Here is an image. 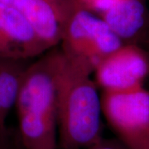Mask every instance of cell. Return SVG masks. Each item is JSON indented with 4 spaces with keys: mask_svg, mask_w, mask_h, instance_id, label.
I'll return each mask as SVG.
<instances>
[{
    "mask_svg": "<svg viewBox=\"0 0 149 149\" xmlns=\"http://www.w3.org/2000/svg\"><path fill=\"white\" fill-rule=\"evenodd\" d=\"M94 69L55 50L57 133L61 149H85L102 137L101 96Z\"/></svg>",
    "mask_w": 149,
    "mask_h": 149,
    "instance_id": "cell-1",
    "label": "cell"
},
{
    "mask_svg": "<svg viewBox=\"0 0 149 149\" xmlns=\"http://www.w3.org/2000/svg\"><path fill=\"white\" fill-rule=\"evenodd\" d=\"M55 51L28 65L17 97L23 149H56L57 105Z\"/></svg>",
    "mask_w": 149,
    "mask_h": 149,
    "instance_id": "cell-2",
    "label": "cell"
},
{
    "mask_svg": "<svg viewBox=\"0 0 149 149\" xmlns=\"http://www.w3.org/2000/svg\"><path fill=\"white\" fill-rule=\"evenodd\" d=\"M102 114L128 149L149 145V91L144 87L126 91H103Z\"/></svg>",
    "mask_w": 149,
    "mask_h": 149,
    "instance_id": "cell-3",
    "label": "cell"
},
{
    "mask_svg": "<svg viewBox=\"0 0 149 149\" xmlns=\"http://www.w3.org/2000/svg\"><path fill=\"white\" fill-rule=\"evenodd\" d=\"M60 44L65 55L83 61L95 70L103 59L123 42L102 17L82 4L70 17Z\"/></svg>",
    "mask_w": 149,
    "mask_h": 149,
    "instance_id": "cell-4",
    "label": "cell"
},
{
    "mask_svg": "<svg viewBox=\"0 0 149 149\" xmlns=\"http://www.w3.org/2000/svg\"><path fill=\"white\" fill-rule=\"evenodd\" d=\"M95 83L103 91H126L143 87L149 74V55L139 45L123 44L94 70Z\"/></svg>",
    "mask_w": 149,
    "mask_h": 149,
    "instance_id": "cell-5",
    "label": "cell"
},
{
    "mask_svg": "<svg viewBox=\"0 0 149 149\" xmlns=\"http://www.w3.org/2000/svg\"><path fill=\"white\" fill-rule=\"evenodd\" d=\"M81 0H27L17 7L47 50L59 45Z\"/></svg>",
    "mask_w": 149,
    "mask_h": 149,
    "instance_id": "cell-6",
    "label": "cell"
},
{
    "mask_svg": "<svg viewBox=\"0 0 149 149\" xmlns=\"http://www.w3.org/2000/svg\"><path fill=\"white\" fill-rule=\"evenodd\" d=\"M46 51L21 11L0 2V57L27 61Z\"/></svg>",
    "mask_w": 149,
    "mask_h": 149,
    "instance_id": "cell-7",
    "label": "cell"
},
{
    "mask_svg": "<svg viewBox=\"0 0 149 149\" xmlns=\"http://www.w3.org/2000/svg\"><path fill=\"white\" fill-rule=\"evenodd\" d=\"M101 14L102 19L123 44H136L148 27V12L142 0H117Z\"/></svg>",
    "mask_w": 149,
    "mask_h": 149,
    "instance_id": "cell-8",
    "label": "cell"
},
{
    "mask_svg": "<svg viewBox=\"0 0 149 149\" xmlns=\"http://www.w3.org/2000/svg\"><path fill=\"white\" fill-rule=\"evenodd\" d=\"M26 61L0 57V131L15 106L22 79L28 65Z\"/></svg>",
    "mask_w": 149,
    "mask_h": 149,
    "instance_id": "cell-9",
    "label": "cell"
},
{
    "mask_svg": "<svg viewBox=\"0 0 149 149\" xmlns=\"http://www.w3.org/2000/svg\"><path fill=\"white\" fill-rule=\"evenodd\" d=\"M85 149H128L118 139H106L102 138L97 143Z\"/></svg>",
    "mask_w": 149,
    "mask_h": 149,
    "instance_id": "cell-10",
    "label": "cell"
},
{
    "mask_svg": "<svg viewBox=\"0 0 149 149\" xmlns=\"http://www.w3.org/2000/svg\"><path fill=\"white\" fill-rule=\"evenodd\" d=\"M83 4L93 12L103 13L117 0H81Z\"/></svg>",
    "mask_w": 149,
    "mask_h": 149,
    "instance_id": "cell-11",
    "label": "cell"
},
{
    "mask_svg": "<svg viewBox=\"0 0 149 149\" xmlns=\"http://www.w3.org/2000/svg\"><path fill=\"white\" fill-rule=\"evenodd\" d=\"M27 0H0L1 3H5V4H8V5L13 6V7H19V6L22 4L24 2H26Z\"/></svg>",
    "mask_w": 149,
    "mask_h": 149,
    "instance_id": "cell-12",
    "label": "cell"
},
{
    "mask_svg": "<svg viewBox=\"0 0 149 149\" xmlns=\"http://www.w3.org/2000/svg\"><path fill=\"white\" fill-rule=\"evenodd\" d=\"M148 42H149V32H148Z\"/></svg>",
    "mask_w": 149,
    "mask_h": 149,
    "instance_id": "cell-13",
    "label": "cell"
},
{
    "mask_svg": "<svg viewBox=\"0 0 149 149\" xmlns=\"http://www.w3.org/2000/svg\"><path fill=\"white\" fill-rule=\"evenodd\" d=\"M0 149H8V148H0Z\"/></svg>",
    "mask_w": 149,
    "mask_h": 149,
    "instance_id": "cell-14",
    "label": "cell"
},
{
    "mask_svg": "<svg viewBox=\"0 0 149 149\" xmlns=\"http://www.w3.org/2000/svg\"><path fill=\"white\" fill-rule=\"evenodd\" d=\"M148 149H149V145H148Z\"/></svg>",
    "mask_w": 149,
    "mask_h": 149,
    "instance_id": "cell-15",
    "label": "cell"
}]
</instances>
